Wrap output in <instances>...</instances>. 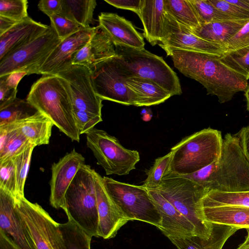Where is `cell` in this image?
<instances>
[{"mask_svg":"<svg viewBox=\"0 0 249 249\" xmlns=\"http://www.w3.org/2000/svg\"><path fill=\"white\" fill-rule=\"evenodd\" d=\"M229 2L233 4L249 11V0H227Z\"/></svg>","mask_w":249,"mask_h":249,"instance_id":"52","label":"cell"},{"mask_svg":"<svg viewBox=\"0 0 249 249\" xmlns=\"http://www.w3.org/2000/svg\"><path fill=\"white\" fill-rule=\"evenodd\" d=\"M86 135L87 145L107 175H126L140 161L137 150L124 147L118 139L105 130L94 127Z\"/></svg>","mask_w":249,"mask_h":249,"instance_id":"8","label":"cell"},{"mask_svg":"<svg viewBox=\"0 0 249 249\" xmlns=\"http://www.w3.org/2000/svg\"><path fill=\"white\" fill-rule=\"evenodd\" d=\"M36 146L30 143L20 154L14 158L16 180L17 196L24 197V186L31 163L33 151Z\"/></svg>","mask_w":249,"mask_h":249,"instance_id":"35","label":"cell"},{"mask_svg":"<svg viewBox=\"0 0 249 249\" xmlns=\"http://www.w3.org/2000/svg\"><path fill=\"white\" fill-rule=\"evenodd\" d=\"M99 216L98 236L110 239L129 220L107 192L103 177L94 172Z\"/></svg>","mask_w":249,"mask_h":249,"instance_id":"16","label":"cell"},{"mask_svg":"<svg viewBox=\"0 0 249 249\" xmlns=\"http://www.w3.org/2000/svg\"></svg>","mask_w":249,"mask_h":249,"instance_id":"55","label":"cell"},{"mask_svg":"<svg viewBox=\"0 0 249 249\" xmlns=\"http://www.w3.org/2000/svg\"><path fill=\"white\" fill-rule=\"evenodd\" d=\"M96 5L95 0H62L59 15L84 28H89L91 27Z\"/></svg>","mask_w":249,"mask_h":249,"instance_id":"30","label":"cell"},{"mask_svg":"<svg viewBox=\"0 0 249 249\" xmlns=\"http://www.w3.org/2000/svg\"><path fill=\"white\" fill-rule=\"evenodd\" d=\"M163 49L180 72L200 83L207 94L216 96L221 104L231 101L236 93L245 91L248 87L247 78L224 64L219 56L179 49Z\"/></svg>","mask_w":249,"mask_h":249,"instance_id":"1","label":"cell"},{"mask_svg":"<svg viewBox=\"0 0 249 249\" xmlns=\"http://www.w3.org/2000/svg\"><path fill=\"white\" fill-rule=\"evenodd\" d=\"M106 2L117 8L128 10L138 14L141 0H105Z\"/></svg>","mask_w":249,"mask_h":249,"instance_id":"47","label":"cell"},{"mask_svg":"<svg viewBox=\"0 0 249 249\" xmlns=\"http://www.w3.org/2000/svg\"><path fill=\"white\" fill-rule=\"evenodd\" d=\"M62 0H41L38 8L49 18L53 15H59L62 9Z\"/></svg>","mask_w":249,"mask_h":249,"instance_id":"45","label":"cell"},{"mask_svg":"<svg viewBox=\"0 0 249 249\" xmlns=\"http://www.w3.org/2000/svg\"><path fill=\"white\" fill-rule=\"evenodd\" d=\"M0 189L17 196L16 180L14 158L0 162Z\"/></svg>","mask_w":249,"mask_h":249,"instance_id":"40","label":"cell"},{"mask_svg":"<svg viewBox=\"0 0 249 249\" xmlns=\"http://www.w3.org/2000/svg\"><path fill=\"white\" fill-rule=\"evenodd\" d=\"M203 219L208 222L240 229L249 228V208L223 206L202 207Z\"/></svg>","mask_w":249,"mask_h":249,"instance_id":"25","label":"cell"},{"mask_svg":"<svg viewBox=\"0 0 249 249\" xmlns=\"http://www.w3.org/2000/svg\"><path fill=\"white\" fill-rule=\"evenodd\" d=\"M37 111L26 100L16 98L0 108V126L23 120Z\"/></svg>","mask_w":249,"mask_h":249,"instance_id":"33","label":"cell"},{"mask_svg":"<svg viewBox=\"0 0 249 249\" xmlns=\"http://www.w3.org/2000/svg\"><path fill=\"white\" fill-rule=\"evenodd\" d=\"M114 46V59L126 78L138 77L150 80L168 91L172 96L182 93L177 74L161 57L144 48Z\"/></svg>","mask_w":249,"mask_h":249,"instance_id":"5","label":"cell"},{"mask_svg":"<svg viewBox=\"0 0 249 249\" xmlns=\"http://www.w3.org/2000/svg\"><path fill=\"white\" fill-rule=\"evenodd\" d=\"M137 15L143 25L144 37L152 46L160 44L167 30L164 0H141Z\"/></svg>","mask_w":249,"mask_h":249,"instance_id":"21","label":"cell"},{"mask_svg":"<svg viewBox=\"0 0 249 249\" xmlns=\"http://www.w3.org/2000/svg\"><path fill=\"white\" fill-rule=\"evenodd\" d=\"M202 207L235 206L249 208V191L222 192L210 191L201 200Z\"/></svg>","mask_w":249,"mask_h":249,"instance_id":"32","label":"cell"},{"mask_svg":"<svg viewBox=\"0 0 249 249\" xmlns=\"http://www.w3.org/2000/svg\"><path fill=\"white\" fill-rule=\"evenodd\" d=\"M114 57L100 62L91 70L94 91L102 100L135 106V95L126 85V77Z\"/></svg>","mask_w":249,"mask_h":249,"instance_id":"12","label":"cell"},{"mask_svg":"<svg viewBox=\"0 0 249 249\" xmlns=\"http://www.w3.org/2000/svg\"><path fill=\"white\" fill-rule=\"evenodd\" d=\"M249 45V21L225 44L227 52Z\"/></svg>","mask_w":249,"mask_h":249,"instance_id":"44","label":"cell"},{"mask_svg":"<svg viewBox=\"0 0 249 249\" xmlns=\"http://www.w3.org/2000/svg\"><path fill=\"white\" fill-rule=\"evenodd\" d=\"M72 141L79 142L71 90L57 75H43L31 87L26 99Z\"/></svg>","mask_w":249,"mask_h":249,"instance_id":"3","label":"cell"},{"mask_svg":"<svg viewBox=\"0 0 249 249\" xmlns=\"http://www.w3.org/2000/svg\"><path fill=\"white\" fill-rule=\"evenodd\" d=\"M16 206L36 249H67L59 223L36 203L25 196L15 198Z\"/></svg>","mask_w":249,"mask_h":249,"instance_id":"10","label":"cell"},{"mask_svg":"<svg viewBox=\"0 0 249 249\" xmlns=\"http://www.w3.org/2000/svg\"><path fill=\"white\" fill-rule=\"evenodd\" d=\"M249 21V19H246L213 22L204 24L198 29L190 31L201 38L225 46L226 43Z\"/></svg>","mask_w":249,"mask_h":249,"instance_id":"28","label":"cell"},{"mask_svg":"<svg viewBox=\"0 0 249 249\" xmlns=\"http://www.w3.org/2000/svg\"><path fill=\"white\" fill-rule=\"evenodd\" d=\"M238 230L236 227L213 223L208 238L197 235L168 238L178 249H222L227 240Z\"/></svg>","mask_w":249,"mask_h":249,"instance_id":"24","label":"cell"},{"mask_svg":"<svg viewBox=\"0 0 249 249\" xmlns=\"http://www.w3.org/2000/svg\"><path fill=\"white\" fill-rule=\"evenodd\" d=\"M219 59L228 67L249 79V45L227 52Z\"/></svg>","mask_w":249,"mask_h":249,"instance_id":"36","label":"cell"},{"mask_svg":"<svg viewBox=\"0 0 249 249\" xmlns=\"http://www.w3.org/2000/svg\"><path fill=\"white\" fill-rule=\"evenodd\" d=\"M210 191L239 192L249 191V161L238 138L227 133L223 139L219 159L190 175L180 176Z\"/></svg>","mask_w":249,"mask_h":249,"instance_id":"2","label":"cell"},{"mask_svg":"<svg viewBox=\"0 0 249 249\" xmlns=\"http://www.w3.org/2000/svg\"><path fill=\"white\" fill-rule=\"evenodd\" d=\"M0 249H19L7 236L0 232Z\"/></svg>","mask_w":249,"mask_h":249,"instance_id":"51","label":"cell"},{"mask_svg":"<svg viewBox=\"0 0 249 249\" xmlns=\"http://www.w3.org/2000/svg\"><path fill=\"white\" fill-rule=\"evenodd\" d=\"M148 194L161 216L159 230L168 238L197 235L192 223L157 190L148 189Z\"/></svg>","mask_w":249,"mask_h":249,"instance_id":"19","label":"cell"},{"mask_svg":"<svg viewBox=\"0 0 249 249\" xmlns=\"http://www.w3.org/2000/svg\"><path fill=\"white\" fill-rule=\"evenodd\" d=\"M18 22L7 18L0 16V36L7 32Z\"/></svg>","mask_w":249,"mask_h":249,"instance_id":"50","label":"cell"},{"mask_svg":"<svg viewBox=\"0 0 249 249\" xmlns=\"http://www.w3.org/2000/svg\"><path fill=\"white\" fill-rule=\"evenodd\" d=\"M167 18L166 35L159 44L162 49L187 50L218 56L223 55L227 52L224 45L196 36L167 13Z\"/></svg>","mask_w":249,"mask_h":249,"instance_id":"14","label":"cell"},{"mask_svg":"<svg viewBox=\"0 0 249 249\" xmlns=\"http://www.w3.org/2000/svg\"><path fill=\"white\" fill-rule=\"evenodd\" d=\"M17 93V89L9 87L0 78V108L14 100Z\"/></svg>","mask_w":249,"mask_h":249,"instance_id":"46","label":"cell"},{"mask_svg":"<svg viewBox=\"0 0 249 249\" xmlns=\"http://www.w3.org/2000/svg\"><path fill=\"white\" fill-rule=\"evenodd\" d=\"M115 56L114 45L98 26L87 44L73 55L71 63L92 70L98 64Z\"/></svg>","mask_w":249,"mask_h":249,"instance_id":"23","label":"cell"},{"mask_svg":"<svg viewBox=\"0 0 249 249\" xmlns=\"http://www.w3.org/2000/svg\"><path fill=\"white\" fill-rule=\"evenodd\" d=\"M202 24L213 22L235 19L225 14L209 0H190Z\"/></svg>","mask_w":249,"mask_h":249,"instance_id":"38","label":"cell"},{"mask_svg":"<svg viewBox=\"0 0 249 249\" xmlns=\"http://www.w3.org/2000/svg\"><path fill=\"white\" fill-rule=\"evenodd\" d=\"M12 124L35 146L48 144L52 135L53 123L37 111L34 115Z\"/></svg>","mask_w":249,"mask_h":249,"instance_id":"27","label":"cell"},{"mask_svg":"<svg viewBox=\"0 0 249 249\" xmlns=\"http://www.w3.org/2000/svg\"><path fill=\"white\" fill-rule=\"evenodd\" d=\"M85 158L74 149L54 162L51 167L50 202L55 209H65V195Z\"/></svg>","mask_w":249,"mask_h":249,"instance_id":"15","label":"cell"},{"mask_svg":"<svg viewBox=\"0 0 249 249\" xmlns=\"http://www.w3.org/2000/svg\"><path fill=\"white\" fill-rule=\"evenodd\" d=\"M49 28L29 17L18 22L0 36V59L29 43Z\"/></svg>","mask_w":249,"mask_h":249,"instance_id":"22","label":"cell"},{"mask_svg":"<svg viewBox=\"0 0 249 249\" xmlns=\"http://www.w3.org/2000/svg\"><path fill=\"white\" fill-rule=\"evenodd\" d=\"M27 0H0V16L19 22L28 17Z\"/></svg>","mask_w":249,"mask_h":249,"instance_id":"39","label":"cell"},{"mask_svg":"<svg viewBox=\"0 0 249 249\" xmlns=\"http://www.w3.org/2000/svg\"><path fill=\"white\" fill-rule=\"evenodd\" d=\"M171 159L170 151L166 155L156 159L153 166L147 172V178L142 186L145 189H156L168 171Z\"/></svg>","mask_w":249,"mask_h":249,"instance_id":"37","label":"cell"},{"mask_svg":"<svg viewBox=\"0 0 249 249\" xmlns=\"http://www.w3.org/2000/svg\"><path fill=\"white\" fill-rule=\"evenodd\" d=\"M247 236L245 241L237 249H249V228L247 229Z\"/></svg>","mask_w":249,"mask_h":249,"instance_id":"53","label":"cell"},{"mask_svg":"<svg viewBox=\"0 0 249 249\" xmlns=\"http://www.w3.org/2000/svg\"><path fill=\"white\" fill-rule=\"evenodd\" d=\"M0 232L19 249H36L17 210L14 196L0 189Z\"/></svg>","mask_w":249,"mask_h":249,"instance_id":"17","label":"cell"},{"mask_svg":"<svg viewBox=\"0 0 249 249\" xmlns=\"http://www.w3.org/2000/svg\"><path fill=\"white\" fill-rule=\"evenodd\" d=\"M99 27L114 46L124 45L136 49L144 48L141 34L132 23L115 13L102 12L98 16Z\"/></svg>","mask_w":249,"mask_h":249,"instance_id":"20","label":"cell"},{"mask_svg":"<svg viewBox=\"0 0 249 249\" xmlns=\"http://www.w3.org/2000/svg\"><path fill=\"white\" fill-rule=\"evenodd\" d=\"M55 75L64 78L69 83L73 108L102 116L103 100L94 91L91 71L89 68L71 64Z\"/></svg>","mask_w":249,"mask_h":249,"instance_id":"13","label":"cell"},{"mask_svg":"<svg viewBox=\"0 0 249 249\" xmlns=\"http://www.w3.org/2000/svg\"><path fill=\"white\" fill-rule=\"evenodd\" d=\"M84 164L78 171L65 195V209L71 220L91 237L98 236L99 216L94 175Z\"/></svg>","mask_w":249,"mask_h":249,"instance_id":"6","label":"cell"},{"mask_svg":"<svg viewBox=\"0 0 249 249\" xmlns=\"http://www.w3.org/2000/svg\"><path fill=\"white\" fill-rule=\"evenodd\" d=\"M103 182L110 196L129 220H137L160 228L161 216L146 189L107 177H103Z\"/></svg>","mask_w":249,"mask_h":249,"instance_id":"9","label":"cell"},{"mask_svg":"<svg viewBox=\"0 0 249 249\" xmlns=\"http://www.w3.org/2000/svg\"><path fill=\"white\" fill-rule=\"evenodd\" d=\"M67 249H90L91 237L71 220L59 224Z\"/></svg>","mask_w":249,"mask_h":249,"instance_id":"34","label":"cell"},{"mask_svg":"<svg viewBox=\"0 0 249 249\" xmlns=\"http://www.w3.org/2000/svg\"><path fill=\"white\" fill-rule=\"evenodd\" d=\"M125 83L133 92L137 107L151 106L161 104L172 96L156 83L138 77L126 78Z\"/></svg>","mask_w":249,"mask_h":249,"instance_id":"26","label":"cell"},{"mask_svg":"<svg viewBox=\"0 0 249 249\" xmlns=\"http://www.w3.org/2000/svg\"><path fill=\"white\" fill-rule=\"evenodd\" d=\"M61 41L50 25L42 35L0 59V77L15 72H24L28 75L37 74L47 58Z\"/></svg>","mask_w":249,"mask_h":249,"instance_id":"11","label":"cell"},{"mask_svg":"<svg viewBox=\"0 0 249 249\" xmlns=\"http://www.w3.org/2000/svg\"><path fill=\"white\" fill-rule=\"evenodd\" d=\"M49 18L51 26L53 27L58 36L62 40L85 28L60 15H53Z\"/></svg>","mask_w":249,"mask_h":249,"instance_id":"41","label":"cell"},{"mask_svg":"<svg viewBox=\"0 0 249 249\" xmlns=\"http://www.w3.org/2000/svg\"><path fill=\"white\" fill-rule=\"evenodd\" d=\"M157 190L195 226L197 236L208 238L213 223L202 218L201 200L209 191L180 176L166 173Z\"/></svg>","mask_w":249,"mask_h":249,"instance_id":"7","label":"cell"},{"mask_svg":"<svg viewBox=\"0 0 249 249\" xmlns=\"http://www.w3.org/2000/svg\"><path fill=\"white\" fill-rule=\"evenodd\" d=\"M245 96L246 97L247 103V109L249 111V83L248 87L245 91Z\"/></svg>","mask_w":249,"mask_h":249,"instance_id":"54","label":"cell"},{"mask_svg":"<svg viewBox=\"0 0 249 249\" xmlns=\"http://www.w3.org/2000/svg\"><path fill=\"white\" fill-rule=\"evenodd\" d=\"M26 75H28L27 73L24 72H15L0 77V78L2 79L9 87L17 89L19 82Z\"/></svg>","mask_w":249,"mask_h":249,"instance_id":"49","label":"cell"},{"mask_svg":"<svg viewBox=\"0 0 249 249\" xmlns=\"http://www.w3.org/2000/svg\"><path fill=\"white\" fill-rule=\"evenodd\" d=\"M221 132L209 127L183 138L171 148L166 173L190 175L217 160L221 154Z\"/></svg>","mask_w":249,"mask_h":249,"instance_id":"4","label":"cell"},{"mask_svg":"<svg viewBox=\"0 0 249 249\" xmlns=\"http://www.w3.org/2000/svg\"><path fill=\"white\" fill-rule=\"evenodd\" d=\"M219 10L235 19H249V11L229 2L227 0H209Z\"/></svg>","mask_w":249,"mask_h":249,"instance_id":"43","label":"cell"},{"mask_svg":"<svg viewBox=\"0 0 249 249\" xmlns=\"http://www.w3.org/2000/svg\"><path fill=\"white\" fill-rule=\"evenodd\" d=\"M30 144L12 124L0 126V162L20 154Z\"/></svg>","mask_w":249,"mask_h":249,"instance_id":"29","label":"cell"},{"mask_svg":"<svg viewBox=\"0 0 249 249\" xmlns=\"http://www.w3.org/2000/svg\"><path fill=\"white\" fill-rule=\"evenodd\" d=\"M95 27L84 28L62 40L47 58L37 74L55 75L72 64L73 55L88 42Z\"/></svg>","mask_w":249,"mask_h":249,"instance_id":"18","label":"cell"},{"mask_svg":"<svg viewBox=\"0 0 249 249\" xmlns=\"http://www.w3.org/2000/svg\"><path fill=\"white\" fill-rule=\"evenodd\" d=\"M73 109L74 119L80 135L86 134L103 121L101 116L86 111Z\"/></svg>","mask_w":249,"mask_h":249,"instance_id":"42","label":"cell"},{"mask_svg":"<svg viewBox=\"0 0 249 249\" xmlns=\"http://www.w3.org/2000/svg\"><path fill=\"white\" fill-rule=\"evenodd\" d=\"M234 135L238 138L243 153L249 161V125L242 127Z\"/></svg>","mask_w":249,"mask_h":249,"instance_id":"48","label":"cell"},{"mask_svg":"<svg viewBox=\"0 0 249 249\" xmlns=\"http://www.w3.org/2000/svg\"><path fill=\"white\" fill-rule=\"evenodd\" d=\"M164 4L166 13L189 30L202 26L190 0H164Z\"/></svg>","mask_w":249,"mask_h":249,"instance_id":"31","label":"cell"}]
</instances>
